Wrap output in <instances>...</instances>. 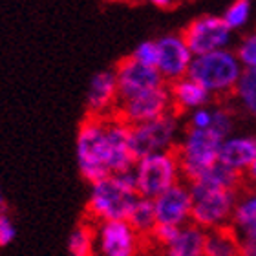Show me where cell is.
Masks as SVG:
<instances>
[{
    "instance_id": "15",
    "label": "cell",
    "mask_w": 256,
    "mask_h": 256,
    "mask_svg": "<svg viewBox=\"0 0 256 256\" xmlns=\"http://www.w3.org/2000/svg\"><path fill=\"white\" fill-rule=\"evenodd\" d=\"M172 97V110L182 116L185 112H196L200 108H205L212 101V94L203 88L200 82H196L190 77H182V79L168 82Z\"/></svg>"
},
{
    "instance_id": "8",
    "label": "cell",
    "mask_w": 256,
    "mask_h": 256,
    "mask_svg": "<svg viewBox=\"0 0 256 256\" xmlns=\"http://www.w3.org/2000/svg\"><path fill=\"white\" fill-rule=\"evenodd\" d=\"M182 37L185 38L192 55L200 57L218 50H225V46L230 42L232 30L224 20V16L202 15L188 22L187 28L182 32Z\"/></svg>"
},
{
    "instance_id": "7",
    "label": "cell",
    "mask_w": 256,
    "mask_h": 256,
    "mask_svg": "<svg viewBox=\"0 0 256 256\" xmlns=\"http://www.w3.org/2000/svg\"><path fill=\"white\" fill-rule=\"evenodd\" d=\"M180 116L176 112H168L163 118L154 121L130 126V148L139 161L150 154L166 152L176 146V136L180 128Z\"/></svg>"
},
{
    "instance_id": "18",
    "label": "cell",
    "mask_w": 256,
    "mask_h": 256,
    "mask_svg": "<svg viewBox=\"0 0 256 256\" xmlns=\"http://www.w3.org/2000/svg\"><path fill=\"white\" fill-rule=\"evenodd\" d=\"M203 256H242V240L230 225L205 230Z\"/></svg>"
},
{
    "instance_id": "19",
    "label": "cell",
    "mask_w": 256,
    "mask_h": 256,
    "mask_svg": "<svg viewBox=\"0 0 256 256\" xmlns=\"http://www.w3.org/2000/svg\"><path fill=\"white\" fill-rule=\"evenodd\" d=\"M246 182V176L242 172H236L229 166H225L224 163H214L207 172H203L202 176L198 178L196 185L208 188H229V190H240L242 185Z\"/></svg>"
},
{
    "instance_id": "27",
    "label": "cell",
    "mask_w": 256,
    "mask_h": 256,
    "mask_svg": "<svg viewBox=\"0 0 256 256\" xmlns=\"http://www.w3.org/2000/svg\"><path fill=\"white\" fill-rule=\"evenodd\" d=\"M132 59H136L138 62L144 64V66H158V42L156 40H143L141 44H138L134 48Z\"/></svg>"
},
{
    "instance_id": "29",
    "label": "cell",
    "mask_w": 256,
    "mask_h": 256,
    "mask_svg": "<svg viewBox=\"0 0 256 256\" xmlns=\"http://www.w3.org/2000/svg\"><path fill=\"white\" fill-rule=\"evenodd\" d=\"M212 124V108H200L196 112L190 114V121H188V126L198 128V130H207Z\"/></svg>"
},
{
    "instance_id": "16",
    "label": "cell",
    "mask_w": 256,
    "mask_h": 256,
    "mask_svg": "<svg viewBox=\"0 0 256 256\" xmlns=\"http://www.w3.org/2000/svg\"><path fill=\"white\" fill-rule=\"evenodd\" d=\"M256 160V136H236L222 143L218 161L246 176L247 168Z\"/></svg>"
},
{
    "instance_id": "31",
    "label": "cell",
    "mask_w": 256,
    "mask_h": 256,
    "mask_svg": "<svg viewBox=\"0 0 256 256\" xmlns=\"http://www.w3.org/2000/svg\"><path fill=\"white\" fill-rule=\"evenodd\" d=\"M246 182H249L251 185H254L256 187V160L252 161V165L247 168L246 172Z\"/></svg>"
},
{
    "instance_id": "14",
    "label": "cell",
    "mask_w": 256,
    "mask_h": 256,
    "mask_svg": "<svg viewBox=\"0 0 256 256\" xmlns=\"http://www.w3.org/2000/svg\"><path fill=\"white\" fill-rule=\"evenodd\" d=\"M119 104L118 79L114 70L97 72L90 79L88 92H86V110L88 116L106 118L116 114Z\"/></svg>"
},
{
    "instance_id": "3",
    "label": "cell",
    "mask_w": 256,
    "mask_h": 256,
    "mask_svg": "<svg viewBox=\"0 0 256 256\" xmlns=\"http://www.w3.org/2000/svg\"><path fill=\"white\" fill-rule=\"evenodd\" d=\"M244 70L246 68L242 66L234 52L218 50L194 57L187 75L207 88L214 97H225L234 94Z\"/></svg>"
},
{
    "instance_id": "5",
    "label": "cell",
    "mask_w": 256,
    "mask_h": 256,
    "mask_svg": "<svg viewBox=\"0 0 256 256\" xmlns=\"http://www.w3.org/2000/svg\"><path fill=\"white\" fill-rule=\"evenodd\" d=\"M192 192V224L203 230H212L230 225L240 190L208 188L188 183Z\"/></svg>"
},
{
    "instance_id": "25",
    "label": "cell",
    "mask_w": 256,
    "mask_h": 256,
    "mask_svg": "<svg viewBox=\"0 0 256 256\" xmlns=\"http://www.w3.org/2000/svg\"><path fill=\"white\" fill-rule=\"evenodd\" d=\"M236 55L244 68H256V30L242 38Z\"/></svg>"
},
{
    "instance_id": "12",
    "label": "cell",
    "mask_w": 256,
    "mask_h": 256,
    "mask_svg": "<svg viewBox=\"0 0 256 256\" xmlns=\"http://www.w3.org/2000/svg\"><path fill=\"white\" fill-rule=\"evenodd\" d=\"M158 42V72L165 82L187 77L194 55L182 35H165L156 40Z\"/></svg>"
},
{
    "instance_id": "11",
    "label": "cell",
    "mask_w": 256,
    "mask_h": 256,
    "mask_svg": "<svg viewBox=\"0 0 256 256\" xmlns=\"http://www.w3.org/2000/svg\"><path fill=\"white\" fill-rule=\"evenodd\" d=\"M114 72H116V79H118L119 102L128 101L139 94H144V92L165 84V79L161 77L158 68L144 66L132 59L130 55L119 60Z\"/></svg>"
},
{
    "instance_id": "4",
    "label": "cell",
    "mask_w": 256,
    "mask_h": 256,
    "mask_svg": "<svg viewBox=\"0 0 256 256\" xmlns=\"http://www.w3.org/2000/svg\"><path fill=\"white\" fill-rule=\"evenodd\" d=\"M224 141L225 139L210 128L198 130L187 126L183 139L174 146L180 160L183 182H196L203 172H207L214 163H218L220 148Z\"/></svg>"
},
{
    "instance_id": "6",
    "label": "cell",
    "mask_w": 256,
    "mask_h": 256,
    "mask_svg": "<svg viewBox=\"0 0 256 256\" xmlns=\"http://www.w3.org/2000/svg\"><path fill=\"white\" fill-rule=\"evenodd\" d=\"M134 172H136L138 194L148 200H156L176 183L183 182L180 160L174 148L141 158L134 166Z\"/></svg>"
},
{
    "instance_id": "23",
    "label": "cell",
    "mask_w": 256,
    "mask_h": 256,
    "mask_svg": "<svg viewBox=\"0 0 256 256\" xmlns=\"http://www.w3.org/2000/svg\"><path fill=\"white\" fill-rule=\"evenodd\" d=\"M234 96L240 99L244 110L256 119V68L244 70V74L236 84Z\"/></svg>"
},
{
    "instance_id": "10",
    "label": "cell",
    "mask_w": 256,
    "mask_h": 256,
    "mask_svg": "<svg viewBox=\"0 0 256 256\" xmlns=\"http://www.w3.org/2000/svg\"><path fill=\"white\" fill-rule=\"evenodd\" d=\"M172 110V97H170V88L168 84H163L160 88L148 90L144 94L123 101L118 104L116 116L121 118L126 124L134 126V124L148 123L158 118H163Z\"/></svg>"
},
{
    "instance_id": "24",
    "label": "cell",
    "mask_w": 256,
    "mask_h": 256,
    "mask_svg": "<svg viewBox=\"0 0 256 256\" xmlns=\"http://www.w3.org/2000/svg\"><path fill=\"white\" fill-rule=\"evenodd\" d=\"M249 15H251V2L249 0H234L225 10L224 20L234 32V30H240V28L246 26L247 20H249Z\"/></svg>"
},
{
    "instance_id": "26",
    "label": "cell",
    "mask_w": 256,
    "mask_h": 256,
    "mask_svg": "<svg viewBox=\"0 0 256 256\" xmlns=\"http://www.w3.org/2000/svg\"><path fill=\"white\" fill-rule=\"evenodd\" d=\"M232 126H234V121H232V114L229 110H225L222 106L212 108V124H210V130H214V132L220 134L224 139H227L230 138Z\"/></svg>"
},
{
    "instance_id": "1",
    "label": "cell",
    "mask_w": 256,
    "mask_h": 256,
    "mask_svg": "<svg viewBox=\"0 0 256 256\" xmlns=\"http://www.w3.org/2000/svg\"><path fill=\"white\" fill-rule=\"evenodd\" d=\"M138 200L136 172L128 170L123 174L108 176L90 187L86 214L94 224L126 220Z\"/></svg>"
},
{
    "instance_id": "33",
    "label": "cell",
    "mask_w": 256,
    "mask_h": 256,
    "mask_svg": "<svg viewBox=\"0 0 256 256\" xmlns=\"http://www.w3.org/2000/svg\"><path fill=\"white\" fill-rule=\"evenodd\" d=\"M2 207H4V196H2V190H0V212H2Z\"/></svg>"
},
{
    "instance_id": "9",
    "label": "cell",
    "mask_w": 256,
    "mask_h": 256,
    "mask_svg": "<svg viewBox=\"0 0 256 256\" xmlns=\"http://www.w3.org/2000/svg\"><path fill=\"white\" fill-rule=\"evenodd\" d=\"M143 236L126 220L96 224V256H139Z\"/></svg>"
},
{
    "instance_id": "13",
    "label": "cell",
    "mask_w": 256,
    "mask_h": 256,
    "mask_svg": "<svg viewBox=\"0 0 256 256\" xmlns=\"http://www.w3.org/2000/svg\"><path fill=\"white\" fill-rule=\"evenodd\" d=\"M158 225L183 227L192 222V192L187 182H180L154 200Z\"/></svg>"
},
{
    "instance_id": "32",
    "label": "cell",
    "mask_w": 256,
    "mask_h": 256,
    "mask_svg": "<svg viewBox=\"0 0 256 256\" xmlns=\"http://www.w3.org/2000/svg\"><path fill=\"white\" fill-rule=\"evenodd\" d=\"M154 6H158V8H172V4H174V0H150Z\"/></svg>"
},
{
    "instance_id": "28",
    "label": "cell",
    "mask_w": 256,
    "mask_h": 256,
    "mask_svg": "<svg viewBox=\"0 0 256 256\" xmlns=\"http://www.w3.org/2000/svg\"><path fill=\"white\" fill-rule=\"evenodd\" d=\"M16 236V227L13 224V220L6 212H0V247L10 246L11 242L15 240Z\"/></svg>"
},
{
    "instance_id": "30",
    "label": "cell",
    "mask_w": 256,
    "mask_h": 256,
    "mask_svg": "<svg viewBox=\"0 0 256 256\" xmlns=\"http://www.w3.org/2000/svg\"><path fill=\"white\" fill-rule=\"evenodd\" d=\"M242 256H256V225L242 232Z\"/></svg>"
},
{
    "instance_id": "2",
    "label": "cell",
    "mask_w": 256,
    "mask_h": 256,
    "mask_svg": "<svg viewBox=\"0 0 256 256\" xmlns=\"http://www.w3.org/2000/svg\"><path fill=\"white\" fill-rule=\"evenodd\" d=\"M106 118L86 116V119L79 126L77 139H75L77 166H79L80 176L90 185L112 176Z\"/></svg>"
},
{
    "instance_id": "22",
    "label": "cell",
    "mask_w": 256,
    "mask_h": 256,
    "mask_svg": "<svg viewBox=\"0 0 256 256\" xmlns=\"http://www.w3.org/2000/svg\"><path fill=\"white\" fill-rule=\"evenodd\" d=\"M70 256H96V224L84 222L68 236Z\"/></svg>"
},
{
    "instance_id": "20",
    "label": "cell",
    "mask_w": 256,
    "mask_h": 256,
    "mask_svg": "<svg viewBox=\"0 0 256 256\" xmlns=\"http://www.w3.org/2000/svg\"><path fill=\"white\" fill-rule=\"evenodd\" d=\"M256 225V188L240 192L238 202H236L232 220H230V227L242 234Z\"/></svg>"
},
{
    "instance_id": "17",
    "label": "cell",
    "mask_w": 256,
    "mask_h": 256,
    "mask_svg": "<svg viewBox=\"0 0 256 256\" xmlns=\"http://www.w3.org/2000/svg\"><path fill=\"white\" fill-rule=\"evenodd\" d=\"M205 230L190 224L180 227L176 236L163 249V256H203Z\"/></svg>"
},
{
    "instance_id": "21",
    "label": "cell",
    "mask_w": 256,
    "mask_h": 256,
    "mask_svg": "<svg viewBox=\"0 0 256 256\" xmlns=\"http://www.w3.org/2000/svg\"><path fill=\"white\" fill-rule=\"evenodd\" d=\"M126 222L132 225L134 229L138 230L143 238H144V236H152L154 229L158 227L154 200H148V198L139 196V200L136 202V205L132 207L130 214H128Z\"/></svg>"
}]
</instances>
